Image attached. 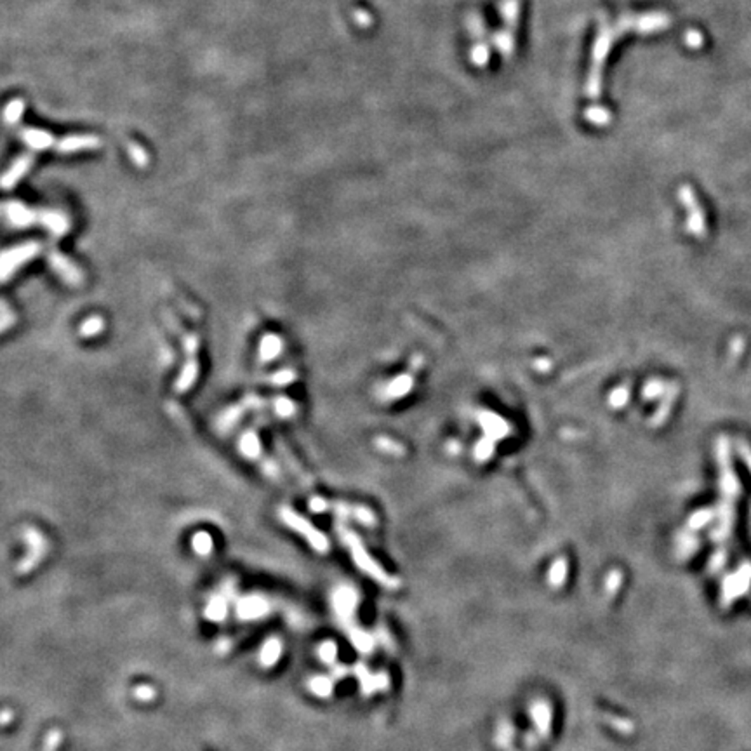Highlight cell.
I'll use <instances>...</instances> for the list:
<instances>
[{"label": "cell", "instance_id": "obj_1", "mask_svg": "<svg viewBox=\"0 0 751 751\" xmlns=\"http://www.w3.org/2000/svg\"><path fill=\"white\" fill-rule=\"evenodd\" d=\"M0 219H6L15 228H30L42 226L53 235V239H61L70 232V219L61 211H37L21 202H2L0 204Z\"/></svg>", "mask_w": 751, "mask_h": 751}, {"label": "cell", "instance_id": "obj_2", "mask_svg": "<svg viewBox=\"0 0 751 751\" xmlns=\"http://www.w3.org/2000/svg\"><path fill=\"white\" fill-rule=\"evenodd\" d=\"M336 529H337V534H340V539L343 541L346 550L350 551L351 558H353V562H355V566H357L358 569L365 574V576H369L371 580H374L376 583H380L381 586L388 588V590H397V588L400 586V581H398L395 576H391L390 573H387V571H384L383 567H381L380 564L371 557V553L365 550V546L362 544V541L358 539V536L353 532V530L346 529L343 523H337Z\"/></svg>", "mask_w": 751, "mask_h": 751}, {"label": "cell", "instance_id": "obj_3", "mask_svg": "<svg viewBox=\"0 0 751 751\" xmlns=\"http://www.w3.org/2000/svg\"><path fill=\"white\" fill-rule=\"evenodd\" d=\"M40 252H42V243L37 240H30V242L2 250L0 252V284L8 282L21 266L37 258Z\"/></svg>", "mask_w": 751, "mask_h": 751}, {"label": "cell", "instance_id": "obj_4", "mask_svg": "<svg viewBox=\"0 0 751 751\" xmlns=\"http://www.w3.org/2000/svg\"><path fill=\"white\" fill-rule=\"evenodd\" d=\"M279 517L287 527H290V529L296 530L297 534H301V536L310 543V546L313 548V550L319 551V553L329 551V539H327V536L324 532H320L310 520H306L297 512L287 508V506H282V508L279 510Z\"/></svg>", "mask_w": 751, "mask_h": 751}, {"label": "cell", "instance_id": "obj_5", "mask_svg": "<svg viewBox=\"0 0 751 751\" xmlns=\"http://www.w3.org/2000/svg\"><path fill=\"white\" fill-rule=\"evenodd\" d=\"M358 604H360V595L353 586L343 584V586H337L333 591L331 605H333L334 615H336L337 622H340L343 630L355 624V612H357Z\"/></svg>", "mask_w": 751, "mask_h": 751}, {"label": "cell", "instance_id": "obj_6", "mask_svg": "<svg viewBox=\"0 0 751 751\" xmlns=\"http://www.w3.org/2000/svg\"><path fill=\"white\" fill-rule=\"evenodd\" d=\"M239 451L240 454L249 459V461L258 463L266 476H270V479L273 480H280V473L275 463L263 454L261 442H259V436L258 433H256V429H245V432L242 433L239 441Z\"/></svg>", "mask_w": 751, "mask_h": 751}, {"label": "cell", "instance_id": "obj_7", "mask_svg": "<svg viewBox=\"0 0 751 751\" xmlns=\"http://www.w3.org/2000/svg\"><path fill=\"white\" fill-rule=\"evenodd\" d=\"M47 263H49L50 270L68 286L77 287L84 282V273L80 272L79 266L68 256L63 254L61 250L50 249L47 252Z\"/></svg>", "mask_w": 751, "mask_h": 751}, {"label": "cell", "instance_id": "obj_8", "mask_svg": "<svg viewBox=\"0 0 751 751\" xmlns=\"http://www.w3.org/2000/svg\"><path fill=\"white\" fill-rule=\"evenodd\" d=\"M25 541H26V546H28V551H26L25 558L19 562V566H18L19 574L30 573V571H32L33 567L42 560L44 555H46V551H47L46 537H44L42 532L33 529V527H30V529L25 530Z\"/></svg>", "mask_w": 751, "mask_h": 751}, {"label": "cell", "instance_id": "obj_9", "mask_svg": "<svg viewBox=\"0 0 751 751\" xmlns=\"http://www.w3.org/2000/svg\"><path fill=\"white\" fill-rule=\"evenodd\" d=\"M101 145H103L101 138L94 136V134H72V136H65L57 140L54 150H56L57 154L70 155L82 150H96Z\"/></svg>", "mask_w": 751, "mask_h": 751}, {"label": "cell", "instance_id": "obj_10", "mask_svg": "<svg viewBox=\"0 0 751 751\" xmlns=\"http://www.w3.org/2000/svg\"><path fill=\"white\" fill-rule=\"evenodd\" d=\"M270 612V602L259 595L243 597L237 602V615L243 621H254Z\"/></svg>", "mask_w": 751, "mask_h": 751}, {"label": "cell", "instance_id": "obj_11", "mask_svg": "<svg viewBox=\"0 0 751 751\" xmlns=\"http://www.w3.org/2000/svg\"><path fill=\"white\" fill-rule=\"evenodd\" d=\"M32 165H33L32 154H25V155H21V157L16 158V160L11 164V167H9L4 174L0 176V188H4V190H11V188H15V186L18 185V183L21 181L26 174H28Z\"/></svg>", "mask_w": 751, "mask_h": 751}, {"label": "cell", "instance_id": "obj_12", "mask_svg": "<svg viewBox=\"0 0 751 751\" xmlns=\"http://www.w3.org/2000/svg\"><path fill=\"white\" fill-rule=\"evenodd\" d=\"M530 718H532L534 727H536V736L541 741H546L551 732V720H553V712L551 706L546 701L539 699L530 705Z\"/></svg>", "mask_w": 751, "mask_h": 751}, {"label": "cell", "instance_id": "obj_13", "mask_svg": "<svg viewBox=\"0 0 751 751\" xmlns=\"http://www.w3.org/2000/svg\"><path fill=\"white\" fill-rule=\"evenodd\" d=\"M19 138H21L23 143L32 151L54 148L57 143V138H54L49 131L35 129V127H25V129H21L19 131Z\"/></svg>", "mask_w": 751, "mask_h": 751}, {"label": "cell", "instance_id": "obj_14", "mask_svg": "<svg viewBox=\"0 0 751 751\" xmlns=\"http://www.w3.org/2000/svg\"><path fill=\"white\" fill-rule=\"evenodd\" d=\"M198 372H201V364H198V358H186L185 364H183L181 371H179L178 378L174 381V391L178 395L186 393L190 390L198 380Z\"/></svg>", "mask_w": 751, "mask_h": 751}, {"label": "cell", "instance_id": "obj_15", "mask_svg": "<svg viewBox=\"0 0 751 751\" xmlns=\"http://www.w3.org/2000/svg\"><path fill=\"white\" fill-rule=\"evenodd\" d=\"M344 633H346L348 640L351 642V645H353L355 649H357L360 654H371L372 651H374L376 647V637L372 633H369V631H365L364 628H360V626L355 622V624H351L350 628H346L344 630Z\"/></svg>", "mask_w": 751, "mask_h": 751}, {"label": "cell", "instance_id": "obj_16", "mask_svg": "<svg viewBox=\"0 0 751 751\" xmlns=\"http://www.w3.org/2000/svg\"><path fill=\"white\" fill-rule=\"evenodd\" d=\"M284 341L282 337L277 336V334L268 333L261 337L259 341V350H258V360L259 364H268V362L275 360L280 353H282Z\"/></svg>", "mask_w": 751, "mask_h": 751}, {"label": "cell", "instance_id": "obj_17", "mask_svg": "<svg viewBox=\"0 0 751 751\" xmlns=\"http://www.w3.org/2000/svg\"><path fill=\"white\" fill-rule=\"evenodd\" d=\"M479 423L482 425L483 432L490 441H497V438L508 435V425L505 423V419H501L499 416L492 414V412H482L479 416Z\"/></svg>", "mask_w": 751, "mask_h": 751}, {"label": "cell", "instance_id": "obj_18", "mask_svg": "<svg viewBox=\"0 0 751 751\" xmlns=\"http://www.w3.org/2000/svg\"><path fill=\"white\" fill-rule=\"evenodd\" d=\"M243 412H245V409L242 407V404H233L230 405L228 409H225L223 411V414L219 416L218 421H216V428H218L219 433H223V435H226V433L232 432L233 428L237 426V423L242 419Z\"/></svg>", "mask_w": 751, "mask_h": 751}, {"label": "cell", "instance_id": "obj_19", "mask_svg": "<svg viewBox=\"0 0 751 751\" xmlns=\"http://www.w3.org/2000/svg\"><path fill=\"white\" fill-rule=\"evenodd\" d=\"M280 656H282V642H280V638L272 637L270 640H266L265 645L261 647L259 662H261L265 668H272L273 665H277Z\"/></svg>", "mask_w": 751, "mask_h": 751}, {"label": "cell", "instance_id": "obj_20", "mask_svg": "<svg viewBox=\"0 0 751 751\" xmlns=\"http://www.w3.org/2000/svg\"><path fill=\"white\" fill-rule=\"evenodd\" d=\"M334 683H336V680H334L333 676L315 675L308 680V689H310L317 698L326 699L334 692Z\"/></svg>", "mask_w": 751, "mask_h": 751}, {"label": "cell", "instance_id": "obj_21", "mask_svg": "<svg viewBox=\"0 0 751 751\" xmlns=\"http://www.w3.org/2000/svg\"><path fill=\"white\" fill-rule=\"evenodd\" d=\"M226 611H228V598L223 593L214 595L205 607V618L216 622L223 621L226 618Z\"/></svg>", "mask_w": 751, "mask_h": 751}, {"label": "cell", "instance_id": "obj_22", "mask_svg": "<svg viewBox=\"0 0 751 751\" xmlns=\"http://www.w3.org/2000/svg\"><path fill=\"white\" fill-rule=\"evenodd\" d=\"M353 675L357 676L358 683H360V691L364 692V696H371L376 692V685H374V680H376V675L374 673H371V669L367 668L365 665H362V662H357V665L353 666Z\"/></svg>", "mask_w": 751, "mask_h": 751}, {"label": "cell", "instance_id": "obj_23", "mask_svg": "<svg viewBox=\"0 0 751 751\" xmlns=\"http://www.w3.org/2000/svg\"><path fill=\"white\" fill-rule=\"evenodd\" d=\"M567 560L566 558H557V560L551 564L550 573H548V581H550L551 588H562L567 580Z\"/></svg>", "mask_w": 751, "mask_h": 751}, {"label": "cell", "instance_id": "obj_24", "mask_svg": "<svg viewBox=\"0 0 751 751\" xmlns=\"http://www.w3.org/2000/svg\"><path fill=\"white\" fill-rule=\"evenodd\" d=\"M412 383H414V381H412V378L409 374L398 376L397 380H393L390 384H388L387 397L388 398L404 397V395H407L409 390L412 388Z\"/></svg>", "mask_w": 751, "mask_h": 751}, {"label": "cell", "instance_id": "obj_25", "mask_svg": "<svg viewBox=\"0 0 751 751\" xmlns=\"http://www.w3.org/2000/svg\"><path fill=\"white\" fill-rule=\"evenodd\" d=\"M104 331V320L100 315H93L84 320L79 327L80 337H96Z\"/></svg>", "mask_w": 751, "mask_h": 751}, {"label": "cell", "instance_id": "obj_26", "mask_svg": "<svg viewBox=\"0 0 751 751\" xmlns=\"http://www.w3.org/2000/svg\"><path fill=\"white\" fill-rule=\"evenodd\" d=\"M317 656H319L320 661L327 666H334L337 662V645L336 642L326 640L319 645L317 649Z\"/></svg>", "mask_w": 751, "mask_h": 751}, {"label": "cell", "instance_id": "obj_27", "mask_svg": "<svg viewBox=\"0 0 751 751\" xmlns=\"http://www.w3.org/2000/svg\"><path fill=\"white\" fill-rule=\"evenodd\" d=\"M212 546H214V543H212L211 534L205 532V530H201V532H197L192 537V548H194L198 555H202V557H207L212 551Z\"/></svg>", "mask_w": 751, "mask_h": 751}, {"label": "cell", "instance_id": "obj_28", "mask_svg": "<svg viewBox=\"0 0 751 751\" xmlns=\"http://www.w3.org/2000/svg\"><path fill=\"white\" fill-rule=\"evenodd\" d=\"M272 409L279 418H284V419L293 418V416L296 414V404L287 397L272 398Z\"/></svg>", "mask_w": 751, "mask_h": 751}, {"label": "cell", "instance_id": "obj_29", "mask_svg": "<svg viewBox=\"0 0 751 751\" xmlns=\"http://www.w3.org/2000/svg\"><path fill=\"white\" fill-rule=\"evenodd\" d=\"M23 111H25V101H23V100H12L4 110L6 122H8V124H18L19 118H21V115H23Z\"/></svg>", "mask_w": 751, "mask_h": 751}, {"label": "cell", "instance_id": "obj_30", "mask_svg": "<svg viewBox=\"0 0 751 751\" xmlns=\"http://www.w3.org/2000/svg\"><path fill=\"white\" fill-rule=\"evenodd\" d=\"M513 737H515V729H513V725L510 722H503L499 727H497V734H496L497 746L508 748L510 743L513 741Z\"/></svg>", "mask_w": 751, "mask_h": 751}, {"label": "cell", "instance_id": "obj_31", "mask_svg": "<svg viewBox=\"0 0 751 751\" xmlns=\"http://www.w3.org/2000/svg\"><path fill=\"white\" fill-rule=\"evenodd\" d=\"M294 380H296V372H294L293 369H282V371L275 372V374L266 378V381L275 384V387H287V384L293 383Z\"/></svg>", "mask_w": 751, "mask_h": 751}, {"label": "cell", "instance_id": "obj_32", "mask_svg": "<svg viewBox=\"0 0 751 751\" xmlns=\"http://www.w3.org/2000/svg\"><path fill=\"white\" fill-rule=\"evenodd\" d=\"M376 642L380 645H383L384 649H387L388 652H393L395 651V644L393 640H391V635L388 633L387 628H383V626H378V630H376Z\"/></svg>", "mask_w": 751, "mask_h": 751}, {"label": "cell", "instance_id": "obj_33", "mask_svg": "<svg viewBox=\"0 0 751 751\" xmlns=\"http://www.w3.org/2000/svg\"><path fill=\"white\" fill-rule=\"evenodd\" d=\"M16 322H18V315H16L15 311H2V313H0V336H2L6 331L11 329L12 326H16Z\"/></svg>", "mask_w": 751, "mask_h": 751}, {"label": "cell", "instance_id": "obj_34", "mask_svg": "<svg viewBox=\"0 0 751 751\" xmlns=\"http://www.w3.org/2000/svg\"><path fill=\"white\" fill-rule=\"evenodd\" d=\"M492 452H494V444L490 438L479 442V445L475 447V456L479 461H485V459H489L490 456H492Z\"/></svg>", "mask_w": 751, "mask_h": 751}, {"label": "cell", "instance_id": "obj_35", "mask_svg": "<svg viewBox=\"0 0 751 751\" xmlns=\"http://www.w3.org/2000/svg\"><path fill=\"white\" fill-rule=\"evenodd\" d=\"M129 154H131V158L134 160V164L140 165V167H145V165H147V162H148L147 151H145L143 148L140 147V145L131 143L129 145Z\"/></svg>", "mask_w": 751, "mask_h": 751}, {"label": "cell", "instance_id": "obj_36", "mask_svg": "<svg viewBox=\"0 0 751 751\" xmlns=\"http://www.w3.org/2000/svg\"><path fill=\"white\" fill-rule=\"evenodd\" d=\"M134 696H136L140 701H151L155 698V689L150 685H140L134 689Z\"/></svg>", "mask_w": 751, "mask_h": 751}, {"label": "cell", "instance_id": "obj_37", "mask_svg": "<svg viewBox=\"0 0 751 751\" xmlns=\"http://www.w3.org/2000/svg\"><path fill=\"white\" fill-rule=\"evenodd\" d=\"M348 675H353V666H344V665H334L331 668V676L334 680L346 678Z\"/></svg>", "mask_w": 751, "mask_h": 751}, {"label": "cell", "instance_id": "obj_38", "mask_svg": "<svg viewBox=\"0 0 751 751\" xmlns=\"http://www.w3.org/2000/svg\"><path fill=\"white\" fill-rule=\"evenodd\" d=\"M61 743V732L59 730H53V732L47 736L46 744H44V751H56L57 746Z\"/></svg>", "mask_w": 751, "mask_h": 751}, {"label": "cell", "instance_id": "obj_39", "mask_svg": "<svg viewBox=\"0 0 751 751\" xmlns=\"http://www.w3.org/2000/svg\"><path fill=\"white\" fill-rule=\"evenodd\" d=\"M327 508H329V506H327L326 499H322V497H311V501H310L311 512L320 513V512H326Z\"/></svg>", "mask_w": 751, "mask_h": 751}, {"label": "cell", "instance_id": "obj_40", "mask_svg": "<svg viewBox=\"0 0 751 751\" xmlns=\"http://www.w3.org/2000/svg\"><path fill=\"white\" fill-rule=\"evenodd\" d=\"M739 452H741V456H743L744 463H746L748 468H750V472H751V447L746 444V442H741Z\"/></svg>", "mask_w": 751, "mask_h": 751}, {"label": "cell", "instance_id": "obj_41", "mask_svg": "<svg viewBox=\"0 0 751 751\" xmlns=\"http://www.w3.org/2000/svg\"><path fill=\"white\" fill-rule=\"evenodd\" d=\"M626 398H628V391L622 390V388H619V390H615L614 393H612L611 402L614 405H622V402H624Z\"/></svg>", "mask_w": 751, "mask_h": 751}, {"label": "cell", "instance_id": "obj_42", "mask_svg": "<svg viewBox=\"0 0 751 751\" xmlns=\"http://www.w3.org/2000/svg\"><path fill=\"white\" fill-rule=\"evenodd\" d=\"M618 586H619V574L612 573L611 576L607 577V591L609 593H614V591L618 590Z\"/></svg>", "mask_w": 751, "mask_h": 751}, {"label": "cell", "instance_id": "obj_43", "mask_svg": "<svg viewBox=\"0 0 751 751\" xmlns=\"http://www.w3.org/2000/svg\"><path fill=\"white\" fill-rule=\"evenodd\" d=\"M11 718H12V713H11V712H6L4 715L0 716V722H2V723H8Z\"/></svg>", "mask_w": 751, "mask_h": 751}, {"label": "cell", "instance_id": "obj_44", "mask_svg": "<svg viewBox=\"0 0 751 751\" xmlns=\"http://www.w3.org/2000/svg\"><path fill=\"white\" fill-rule=\"evenodd\" d=\"M6 310H9L8 303H6L4 299H0V313H2V311H6Z\"/></svg>", "mask_w": 751, "mask_h": 751}]
</instances>
